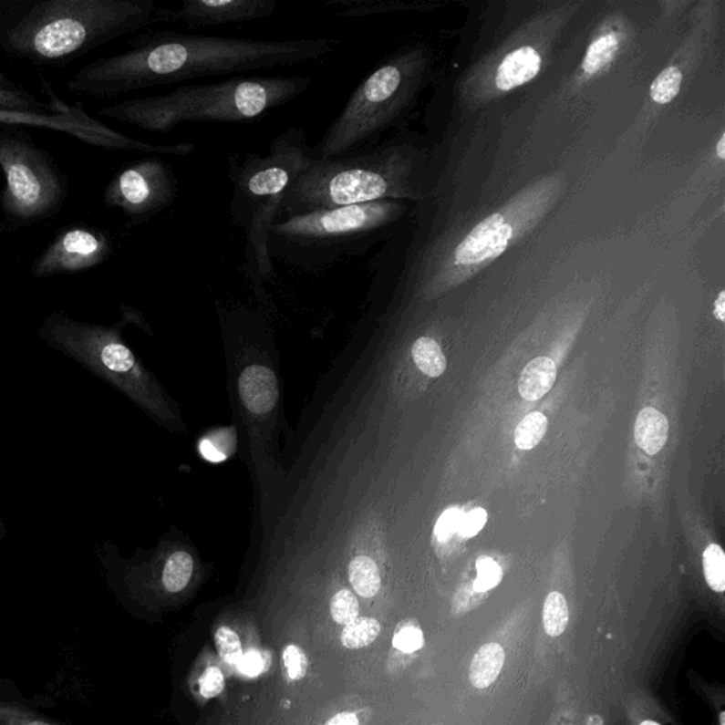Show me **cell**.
Segmentation results:
<instances>
[{
	"mask_svg": "<svg viewBox=\"0 0 725 725\" xmlns=\"http://www.w3.org/2000/svg\"><path fill=\"white\" fill-rule=\"evenodd\" d=\"M42 86L47 92L51 104L55 105V112L36 114V112L7 111L0 109V124L23 125V127L40 128V129L63 132L88 145L104 148V150H135L156 156H178L187 158L196 150L194 143L181 142L173 145H155L132 140L124 133L117 132L107 125L101 124L96 118L89 117L84 111L83 104L68 105L60 97L56 96L51 87L43 77Z\"/></svg>",
	"mask_w": 725,
	"mask_h": 725,
	"instance_id": "10",
	"label": "cell"
},
{
	"mask_svg": "<svg viewBox=\"0 0 725 725\" xmlns=\"http://www.w3.org/2000/svg\"><path fill=\"white\" fill-rule=\"evenodd\" d=\"M462 512L460 509H448L444 514L438 519L435 524V537L440 542H447L451 539L453 533L460 530L461 522H462Z\"/></svg>",
	"mask_w": 725,
	"mask_h": 725,
	"instance_id": "35",
	"label": "cell"
},
{
	"mask_svg": "<svg viewBox=\"0 0 725 725\" xmlns=\"http://www.w3.org/2000/svg\"><path fill=\"white\" fill-rule=\"evenodd\" d=\"M0 71H2V70H0Z\"/></svg>",
	"mask_w": 725,
	"mask_h": 725,
	"instance_id": "46",
	"label": "cell"
},
{
	"mask_svg": "<svg viewBox=\"0 0 725 725\" xmlns=\"http://www.w3.org/2000/svg\"><path fill=\"white\" fill-rule=\"evenodd\" d=\"M307 135L295 127L279 133L266 155L248 153L230 156L227 173L232 183L230 216L244 233L243 271L254 285H263L274 276V260L268 251L271 227L278 219L282 203L309 158Z\"/></svg>",
	"mask_w": 725,
	"mask_h": 725,
	"instance_id": "4",
	"label": "cell"
},
{
	"mask_svg": "<svg viewBox=\"0 0 725 725\" xmlns=\"http://www.w3.org/2000/svg\"><path fill=\"white\" fill-rule=\"evenodd\" d=\"M681 71L678 67H668L658 76L650 87V97L658 104H668L680 91Z\"/></svg>",
	"mask_w": 725,
	"mask_h": 725,
	"instance_id": "29",
	"label": "cell"
},
{
	"mask_svg": "<svg viewBox=\"0 0 725 725\" xmlns=\"http://www.w3.org/2000/svg\"><path fill=\"white\" fill-rule=\"evenodd\" d=\"M486 520H488V513L483 509H475L469 512L468 514L462 517L461 522L460 530L458 532L465 537H473L478 534L483 526H485Z\"/></svg>",
	"mask_w": 725,
	"mask_h": 725,
	"instance_id": "37",
	"label": "cell"
},
{
	"mask_svg": "<svg viewBox=\"0 0 725 725\" xmlns=\"http://www.w3.org/2000/svg\"><path fill=\"white\" fill-rule=\"evenodd\" d=\"M237 666L245 676L255 678V676L261 675L265 670V660H264V656L260 652L250 650V652L243 655Z\"/></svg>",
	"mask_w": 725,
	"mask_h": 725,
	"instance_id": "38",
	"label": "cell"
},
{
	"mask_svg": "<svg viewBox=\"0 0 725 725\" xmlns=\"http://www.w3.org/2000/svg\"><path fill=\"white\" fill-rule=\"evenodd\" d=\"M411 83L409 57L386 58L356 87L324 137L309 148L314 159L350 155L378 145L407 102Z\"/></svg>",
	"mask_w": 725,
	"mask_h": 725,
	"instance_id": "7",
	"label": "cell"
},
{
	"mask_svg": "<svg viewBox=\"0 0 725 725\" xmlns=\"http://www.w3.org/2000/svg\"><path fill=\"white\" fill-rule=\"evenodd\" d=\"M714 316L724 324L725 322V292H720L719 298L714 304Z\"/></svg>",
	"mask_w": 725,
	"mask_h": 725,
	"instance_id": "40",
	"label": "cell"
},
{
	"mask_svg": "<svg viewBox=\"0 0 725 725\" xmlns=\"http://www.w3.org/2000/svg\"><path fill=\"white\" fill-rule=\"evenodd\" d=\"M0 169L6 181L0 209L10 224H33L60 212L67 199L66 176L32 140L0 130Z\"/></svg>",
	"mask_w": 725,
	"mask_h": 725,
	"instance_id": "9",
	"label": "cell"
},
{
	"mask_svg": "<svg viewBox=\"0 0 725 725\" xmlns=\"http://www.w3.org/2000/svg\"><path fill=\"white\" fill-rule=\"evenodd\" d=\"M284 665H285L286 673L292 680H299L306 675L307 660L305 653L295 645H289L284 650L282 655Z\"/></svg>",
	"mask_w": 725,
	"mask_h": 725,
	"instance_id": "33",
	"label": "cell"
},
{
	"mask_svg": "<svg viewBox=\"0 0 725 725\" xmlns=\"http://www.w3.org/2000/svg\"><path fill=\"white\" fill-rule=\"evenodd\" d=\"M542 57L533 47H522L512 51L499 66L496 84L502 91L516 88L529 83L539 74Z\"/></svg>",
	"mask_w": 725,
	"mask_h": 725,
	"instance_id": "17",
	"label": "cell"
},
{
	"mask_svg": "<svg viewBox=\"0 0 725 725\" xmlns=\"http://www.w3.org/2000/svg\"><path fill=\"white\" fill-rule=\"evenodd\" d=\"M342 45L340 38L251 40L176 32L146 33L129 50L81 67L67 84L74 94L112 97L183 83L204 77L270 70L322 60Z\"/></svg>",
	"mask_w": 725,
	"mask_h": 725,
	"instance_id": "1",
	"label": "cell"
},
{
	"mask_svg": "<svg viewBox=\"0 0 725 725\" xmlns=\"http://www.w3.org/2000/svg\"><path fill=\"white\" fill-rule=\"evenodd\" d=\"M224 689V676L220 668H210L204 671V675L200 678V693L206 699L219 696Z\"/></svg>",
	"mask_w": 725,
	"mask_h": 725,
	"instance_id": "36",
	"label": "cell"
},
{
	"mask_svg": "<svg viewBox=\"0 0 725 725\" xmlns=\"http://www.w3.org/2000/svg\"><path fill=\"white\" fill-rule=\"evenodd\" d=\"M276 7V0H183L178 9L159 7L155 23L203 29L263 19L274 15Z\"/></svg>",
	"mask_w": 725,
	"mask_h": 725,
	"instance_id": "13",
	"label": "cell"
},
{
	"mask_svg": "<svg viewBox=\"0 0 725 725\" xmlns=\"http://www.w3.org/2000/svg\"><path fill=\"white\" fill-rule=\"evenodd\" d=\"M238 391L245 409L253 414H268L278 401L275 374L264 366H250L241 373Z\"/></svg>",
	"mask_w": 725,
	"mask_h": 725,
	"instance_id": "16",
	"label": "cell"
},
{
	"mask_svg": "<svg viewBox=\"0 0 725 725\" xmlns=\"http://www.w3.org/2000/svg\"><path fill=\"white\" fill-rule=\"evenodd\" d=\"M330 614L336 624L347 625L355 621L358 615V602L355 594L348 589H340L330 601Z\"/></svg>",
	"mask_w": 725,
	"mask_h": 725,
	"instance_id": "30",
	"label": "cell"
},
{
	"mask_svg": "<svg viewBox=\"0 0 725 725\" xmlns=\"http://www.w3.org/2000/svg\"><path fill=\"white\" fill-rule=\"evenodd\" d=\"M2 2H4V0H0V5H2Z\"/></svg>",
	"mask_w": 725,
	"mask_h": 725,
	"instance_id": "45",
	"label": "cell"
},
{
	"mask_svg": "<svg viewBox=\"0 0 725 725\" xmlns=\"http://www.w3.org/2000/svg\"><path fill=\"white\" fill-rule=\"evenodd\" d=\"M640 725H660L659 722L655 721H643Z\"/></svg>",
	"mask_w": 725,
	"mask_h": 725,
	"instance_id": "43",
	"label": "cell"
},
{
	"mask_svg": "<svg viewBox=\"0 0 725 725\" xmlns=\"http://www.w3.org/2000/svg\"><path fill=\"white\" fill-rule=\"evenodd\" d=\"M547 417L540 412H530L517 425L514 432V442L520 450H533L540 444V440L547 432Z\"/></svg>",
	"mask_w": 725,
	"mask_h": 725,
	"instance_id": "26",
	"label": "cell"
},
{
	"mask_svg": "<svg viewBox=\"0 0 725 725\" xmlns=\"http://www.w3.org/2000/svg\"><path fill=\"white\" fill-rule=\"evenodd\" d=\"M381 627L373 617H356L345 625L342 632L343 647L347 649H361L368 647L380 635Z\"/></svg>",
	"mask_w": 725,
	"mask_h": 725,
	"instance_id": "24",
	"label": "cell"
},
{
	"mask_svg": "<svg viewBox=\"0 0 725 725\" xmlns=\"http://www.w3.org/2000/svg\"><path fill=\"white\" fill-rule=\"evenodd\" d=\"M128 312L114 326L76 319L61 311L51 312L37 335L47 347L70 358L99 380L150 406V381L129 346L122 339Z\"/></svg>",
	"mask_w": 725,
	"mask_h": 725,
	"instance_id": "8",
	"label": "cell"
},
{
	"mask_svg": "<svg viewBox=\"0 0 725 725\" xmlns=\"http://www.w3.org/2000/svg\"><path fill=\"white\" fill-rule=\"evenodd\" d=\"M0 725H68L23 693L13 678L0 676Z\"/></svg>",
	"mask_w": 725,
	"mask_h": 725,
	"instance_id": "15",
	"label": "cell"
},
{
	"mask_svg": "<svg viewBox=\"0 0 725 725\" xmlns=\"http://www.w3.org/2000/svg\"><path fill=\"white\" fill-rule=\"evenodd\" d=\"M155 0H4L0 48L35 66H66L155 23Z\"/></svg>",
	"mask_w": 725,
	"mask_h": 725,
	"instance_id": "2",
	"label": "cell"
},
{
	"mask_svg": "<svg viewBox=\"0 0 725 725\" xmlns=\"http://www.w3.org/2000/svg\"><path fill=\"white\" fill-rule=\"evenodd\" d=\"M704 576L716 593L725 591V554L721 545L709 544L703 554Z\"/></svg>",
	"mask_w": 725,
	"mask_h": 725,
	"instance_id": "28",
	"label": "cell"
},
{
	"mask_svg": "<svg viewBox=\"0 0 725 725\" xmlns=\"http://www.w3.org/2000/svg\"><path fill=\"white\" fill-rule=\"evenodd\" d=\"M568 606L567 601L560 593L548 594L543 608V624L545 632L550 637H557L564 634L568 625Z\"/></svg>",
	"mask_w": 725,
	"mask_h": 725,
	"instance_id": "25",
	"label": "cell"
},
{
	"mask_svg": "<svg viewBox=\"0 0 725 725\" xmlns=\"http://www.w3.org/2000/svg\"><path fill=\"white\" fill-rule=\"evenodd\" d=\"M617 47H619V40L615 35H606L596 38L586 51L583 70L589 76L598 73L615 57Z\"/></svg>",
	"mask_w": 725,
	"mask_h": 725,
	"instance_id": "27",
	"label": "cell"
},
{
	"mask_svg": "<svg viewBox=\"0 0 725 725\" xmlns=\"http://www.w3.org/2000/svg\"><path fill=\"white\" fill-rule=\"evenodd\" d=\"M668 435V421L662 412L647 407L639 412L635 424V440L639 448L649 455H656L665 447Z\"/></svg>",
	"mask_w": 725,
	"mask_h": 725,
	"instance_id": "19",
	"label": "cell"
},
{
	"mask_svg": "<svg viewBox=\"0 0 725 725\" xmlns=\"http://www.w3.org/2000/svg\"><path fill=\"white\" fill-rule=\"evenodd\" d=\"M504 665V650L499 643H486L476 652L471 663L469 678L473 688L486 689L501 675Z\"/></svg>",
	"mask_w": 725,
	"mask_h": 725,
	"instance_id": "20",
	"label": "cell"
},
{
	"mask_svg": "<svg viewBox=\"0 0 725 725\" xmlns=\"http://www.w3.org/2000/svg\"><path fill=\"white\" fill-rule=\"evenodd\" d=\"M412 358L417 368L427 374L428 378H440L447 368V358L440 350V345L427 336L415 340L412 346Z\"/></svg>",
	"mask_w": 725,
	"mask_h": 725,
	"instance_id": "22",
	"label": "cell"
},
{
	"mask_svg": "<svg viewBox=\"0 0 725 725\" xmlns=\"http://www.w3.org/2000/svg\"><path fill=\"white\" fill-rule=\"evenodd\" d=\"M409 155L396 143L332 159L309 156L278 217L399 200L409 192Z\"/></svg>",
	"mask_w": 725,
	"mask_h": 725,
	"instance_id": "6",
	"label": "cell"
},
{
	"mask_svg": "<svg viewBox=\"0 0 725 725\" xmlns=\"http://www.w3.org/2000/svg\"><path fill=\"white\" fill-rule=\"evenodd\" d=\"M325 725H358V719L353 713H339L332 717Z\"/></svg>",
	"mask_w": 725,
	"mask_h": 725,
	"instance_id": "39",
	"label": "cell"
},
{
	"mask_svg": "<svg viewBox=\"0 0 725 725\" xmlns=\"http://www.w3.org/2000/svg\"><path fill=\"white\" fill-rule=\"evenodd\" d=\"M720 719H721V725H724V713H721V716H720Z\"/></svg>",
	"mask_w": 725,
	"mask_h": 725,
	"instance_id": "44",
	"label": "cell"
},
{
	"mask_svg": "<svg viewBox=\"0 0 725 725\" xmlns=\"http://www.w3.org/2000/svg\"><path fill=\"white\" fill-rule=\"evenodd\" d=\"M311 86L309 77H232L118 102L99 109V115L158 133L169 132L184 122L243 124L289 104Z\"/></svg>",
	"mask_w": 725,
	"mask_h": 725,
	"instance_id": "3",
	"label": "cell"
},
{
	"mask_svg": "<svg viewBox=\"0 0 725 725\" xmlns=\"http://www.w3.org/2000/svg\"><path fill=\"white\" fill-rule=\"evenodd\" d=\"M193 574V560L186 552H174L165 561L162 570L163 588L171 594L186 588Z\"/></svg>",
	"mask_w": 725,
	"mask_h": 725,
	"instance_id": "23",
	"label": "cell"
},
{
	"mask_svg": "<svg viewBox=\"0 0 725 725\" xmlns=\"http://www.w3.org/2000/svg\"><path fill=\"white\" fill-rule=\"evenodd\" d=\"M348 578L356 593L363 598H371L381 586L380 573L371 558L356 557L348 565Z\"/></svg>",
	"mask_w": 725,
	"mask_h": 725,
	"instance_id": "21",
	"label": "cell"
},
{
	"mask_svg": "<svg viewBox=\"0 0 725 725\" xmlns=\"http://www.w3.org/2000/svg\"><path fill=\"white\" fill-rule=\"evenodd\" d=\"M557 378V368L552 358L537 357L522 371L519 393L527 401H537L552 390Z\"/></svg>",
	"mask_w": 725,
	"mask_h": 725,
	"instance_id": "18",
	"label": "cell"
},
{
	"mask_svg": "<svg viewBox=\"0 0 725 725\" xmlns=\"http://www.w3.org/2000/svg\"><path fill=\"white\" fill-rule=\"evenodd\" d=\"M717 155H719V158L721 159V161H724V159H725V135H722V137L720 138L719 146H717Z\"/></svg>",
	"mask_w": 725,
	"mask_h": 725,
	"instance_id": "42",
	"label": "cell"
},
{
	"mask_svg": "<svg viewBox=\"0 0 725 725\" xmlns=\"http://www.w3.org/2000/svg\"><path fill=\"white\" fill-rule=\"evenodd\" d=\"M476 570H478V578L473 586L479 593H485L488 589L494 588L502 581V568L492 558H479Z\"/></svg>",
	"mask_w": 725,
	"mask_h": 725,
	"instance_id": "32",
	"label": "cell"
},
{
	"mask_svg": "<svg viewBox=\"0 0 725 725\" xmlns=\"http://www.w3.org/2000/svg\"><path fill=\"white\" fill-rule=\"evenodd\" d=\"M178 193L173 168L161 156L150 155L120 169L105 187L102 202L119 210L132 228L168 210Z\"/></svg>",
	"mask_w": 725,
	"mask_h": 725,
	"instance_id": "11",
	"label": "cell"
},
{
	"mask_svg": "<svg viewBox=\"0 0 725 725\" xmlns=\"http://www.w3.org/2000/svg\"><path fill=\"white\" fill-rule=\"evenodd\" d=\"M404 212L399 200L353 204L278 217L271 227L273 260L304 270H324L360 257L391 234Z\"/></svg>",
	"mask_w": 725,
	"mask_h": 725,
	"instance_id": "5",
	"label": "cell"
},
{
	"mask_svg": "<svg viewBox=\"0 0 725 725\" xmlns=\"http://www.w3.org/2000/svg\"><path fill=\"white\" fill-rule=\"evenodd\" d=\"M513 230L501 214H493L476 225L455 250L458 265H473L504 253Z\"/></svg>",
	"mask_w": 725,
	"mask_h": 725,
	"instance_id": "14",
	"label": "cell"
},
{
	"mask_svg": "<svg viewBox=\"0 0 725 725\" xmlns=\"http://www.w3.org/2000/svg\"><path fill=\"white\" fill-rule=\"evenodd\" d=\"M7 537V526H6V520H5L4 514L0 512V547L4 544L5 540Z\"/></svg>",
	"mask_w": 725,
	"mask_h": 725,
	"instance_id": "41",
	"label": "cell"
},
{
	"mask_svg": "<svg viewBox=\"0 0 725 725\" xmlns=\"http://www.w3.org/2000/svg\"><path fill=\"white\" fill-rule=\"evenodd\" d=\"M114 250V238L102 228L88 224L67 225L33 261L30 273L36 279L76 275L107 263Z\"/></svg>",
	"mask_w": 725,
	"mask_h": 725,
	"instance_id": "12",
	"label": "cell"
},
{
	"mask_svg": "<svg viewBox=\"0 0 725 725\" xmlns=\"http://www.w3.org/2000/svg\"><path fill=\"white\" fill-rule=\"evenodd\" d=\"M424 637L417 627H404L394 635L393 647L404 653H414L421 649Z\"/></svg>",
	"mask_w": 725,
	"mask_h": 725,
	"instance_id": "34",
	"label": "cell"
},
{
	"mask_svg": "<svg viewBox=\"0 0 725 725\" xmlns=\"http://www.w3.org/2000/svg\"><path fill=\"white\" fill-rule=\"evenodd\" d=\"M216 647L222 659L228 665H238L243 658L240 637L234 630L222 627L216 632Z\"/></svg>",
	"mask_w": 725,
	"mask_h": 725,
	"instance_id": "31",
	"label": "cell"
}]
</instances>
